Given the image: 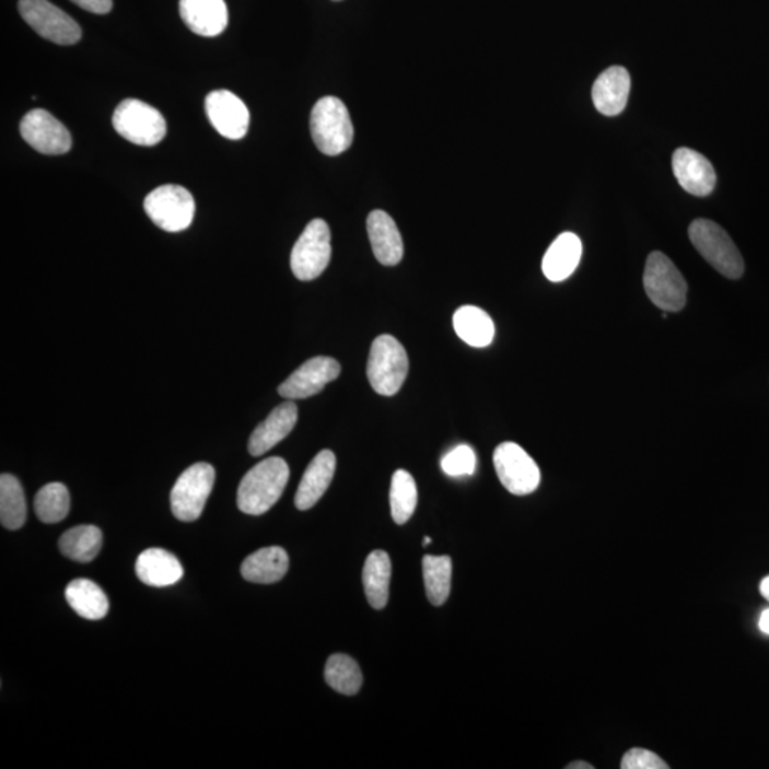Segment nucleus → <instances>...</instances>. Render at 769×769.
<instances>
[{
	"label": "nucleus",
	"mask_w": 769,
	"mask_h": 769,
	"mask_svg": "<svg viewBox=\"0 0 769 769\" xmlns=\"http://www.w3.org/2000/svg\"><path fill=\"white\" fill-rule=\"evenodd\" d=\"M583 245L573 233L560 234L547 249L541 270L551 282L568 280L582 259Z\"/></svg>",
	"instance_id": "4be33fe9"
},
{
	"label": "nucleus",
	"mask_w": 769,
	"mask_h": 769,
	"mask_svg": "<svg viewBox=\"0 0 769 769\" xmlns=\"http://www.w3.org/2000/svg\"><path fill=\"white\" fill-rule=\"evenodd\" d=\"M339 374L341 365L334 358H311L278 386V394L288 400L306 399L319 394Z\"/></svg>",
	"instance_id": "f8f14e48"
},
{
	"label": "nucleus",
	"mask_w": 769,
	"mask_h": 769,
	"mask_svg": "<svg viewBox=\"0 0 769 769\" xmlns=\"http://www.w3.org/2000/svg\"><path fill=\"white\" fill-rule=\"evenodd\" d=\"M144 210L159 229L167 233H180L191 225L196 202L187 188L167 184L145 197Z\"/></svg>",
	"instance_id": "0eeeda50"
},
{
	"label": "nucleus",
	"mask_w": 769,
	"mask_h": 769,
	"mask_svg": "<svg viewBox=\"0 0 769 769\" xmlns=\"http://www.w3.org/2000/svg\"><path fill=\"white\" fill-rule=\"evenodd\" d=\"M389 503L391 513L398 525H405L412 517L418 504V488L409 471H395L391 483Z\"/></svg>",
	"instance_id": "7c9ffc66"
},
{
	"label": "nucleus",
	"mask_w": 769,
	"mask_h": 769,
	"mask_svg": "<svg viewBox=\"0 0 769 769\" xmlns=\"http://www.w3.org/2000/svg\"><path fill=\"white\" fill-rule=\"evenodd\" d=\"M311 136L321 153L342 154L351 148L353 126L348 108L338 97L319 98L311 112Z\"/></svg>",
	"instance_id": "20e7f679"
},
{
	"label": "nucleus",
	"mask_w": 769,
	"mask_h": 769,
	"mask_svg": "<svg viewBox=\"0 0 769 769\" xmlns=\"http://www.w3.org/2000/svg\"><path fill=\"white\" fill-rule=\"evenodd\" d=\"M759 590H761L762 596L766 597L767 601L769 602V575H768V578L762 580L761 586H759Z\"/></svg>",
	"instance_id": "e433bc0d"
},
{
	"label": "nucleus",
	"mask_w": 769,
	"mask_h": 769,
	"mask_svg": "<svg viewBox=\"0 0 769 769\" xmlns=\"http://www.w3.org/2000/svg\"><path fill=\"white\" fill-rule=\"evenodd\" d=\"M441 468L452 478L471 476L476 470V453L468 445L456 446L455 450L443 456Z\"/></svg>",
	"instance_id": "473e14b6"
},
{
	"label": "nucleus",
	"mask_w": 769,
	"mask_h": 769,
	"mask_svg": "<svg viewBox=\"0 0 769 769\" xmlns=\"http://www.w3.org/2000/svg\"><path fill=\"white\" fill-rule=\"evenodd\" d=\"M214 480V468L205 462L184 470L170 494L174 517L182 522L197 521L205 511Z\"/></svg>",
	"instance_id": "6e6552de"
},
{
	"label": "nucleus",
	"mask_w": 769,
	"mask_h": 769,
	"mask_svg": "<svg viewBox=\"0 0 769 769\" xmlns=\"http://www.w3.org/2000/svg\"><path fill=\"white\" fill-rule=\"evenodd\" d=\"M70 2L96 15H106L113 9V0H70Z\"/></svg>",
	"instance_id": "f704fd0d"
},
{
	"label": "nucleus",
	"mask_w": 769,
	"mask_h": 769,
	"mask_svg": "<svg viewBox=\"0 0 769 769\" xmlns=\"http://www.w3.org/2000/svg\"><path fill=\"white\" fill-rule=\"evenodd\" d=\"M180 16L188 30L202 37L219 36L229 25L224 0H180Z\"/></svg>",
	"instance_id": "6ab92c4d"
},
{
	"label": "nucleus",
	"mask_w": 769,
	"mask_h": 769,
	"mask_svg": "<svg viewBox=\"0 0 769 769\" xmlns=\"http://www.w3.org/2000/svg\"><path fill=\"white\" fill-rule=\"evenodd\" d=\"M570 769H593V766H590L587 762H573L570 764L568 767Z\"/></svg>",
	"instance_id": "4c0bfd02"
},
{
	"label": "nucleus",
	"mask_w": 769,
	"mask_h": 769,
	"mask_svg": "<svg viewBox=\"0 0 769 769\" xmlns=\"http://www.w3.org/2000/svg\"><path fill=\"white\" fill-rule=\"evenodd\" d=\"M290 479L282 457H268L245 474L238 486L237 506L252 516L267 513L280 500Z\"/></svg>",
	"instance_id": "f257e3e1"
},
{
	"label": "nucleus",
	"mask_w": 769,
	"mask_h": 769,
	"mask_svg": "<svg viewBox=\"0 0 769 769\" xmlns=\"http://www.w3.org/2000/svg\"><path fill=\"white\" fill-rule=\"evenodd\" d=\"M431 544H432L431 537H424L423 546H428V545H431Z\"/></svg>",
	"instance_id": "58836bf2"
},
{
	"label": "nucleus",
	"mask_w": 769,
	"mask_h": 769,
	"mask_svg": "<svg viewBox=\"0 0 769 769\" xmlns=\"http://www.w3.org/2000/svg\"><path fill=\"white\" fill-rule=\"evenodd\" d=\"M299 421V408L294 400L278 405L268 415L266 421L258 424L248 441V452L252 456H263L273 446L290 435Z\"/></svg>",
	"instance_id": "dca6fc26"
},
{
	"label": "nucleus",
	"mask_w": 769,
	"mask_h": 769,
	"mask_svg": "<svg viewBox=\"0 0 769 769\" xmlns=\"http://www.w3.org/2000/svg\"><path fill=\"white\" fill-rule=\"evenodd\" d=\"M288 568L290 558L282 547H264L243 561L242 575L249 583L272 584L284 579Z\"/></svg>",
	"instance_id": "5701e85b"
},
{
	"label": "nucleus",
	"mask_w": 769,
	"mask_h": 769,
	"mask_svg": "<svg viewBox=\"0 0 769 769\" xmlns=\"http://www.w3.org/2000/svg\"><path fill=\"white\" fill-rule=\"evenodd\" d=\"M18 8L23 21L46 40L69 46L82 39L78 22L49 0H19Z\"/></svg>",
	"instance_id": "9d476101"
},
{
	"label": "nucleus",
	"mask_w": 769,
	"mask_h": 769,
	"mask_svg": "<svg viewBox=\"0 0 769 769\" xmlns=\"http://www.w3.org/2000/svg\"><path fill=\"white\" fill-rule=\"evenodd\" d=\"M688 237L702 258L721 276L730 280L743 277L744 259L723 226L711 220L698 219L688 229Z\"/></svg>",
	"instance_id": "f03ea898"
},
{
	"label": "nucleus",
	"mask_w": 769,
	"mask_h": 769,
	"mask_svg": "<svg viewBox=\"0 0 769 769\" xmlns=\"http://www.w3.org/2000/svg\"><path fill=\"white\" fill-rule=\"evenodd\" d=\"M335 469L337 457L331 451H321L311 461L295 494V506L299 511H308L319 502L333 482Z\"/></svg>",
	"instance_id": "a211bd4d"
},
{
	"label": "nucleus",
	"mask_w": 769,
	"mask_h": 769,
	"mask_svg": "<svg viewBox=\"0 0 769 769\" xmlns=\"http://www.w3.org/2000/svg\"><path fill=\"white\" fill-rule=\"evenodd\" d=\"M206 112L212 127L225 139L240 140L247 135L248 108L234 93L211 92L206 98Z\"/></svg>",
	"instance_id": "4468645a"
},
{
	"label": "nucleus",
	"mask_w": 769,
	"mask_h": 769,
	"mask_svg": "<svg viewBox=\"0 0 769 769\" xmlns=\"http://www.w3.org/2000/svg\"><path fill=\"white\" fill-rule=\"evenodd\" d=\"M35 513L40 522L55 525L68 516L70 511V493L63 483H49L36 493Z\"/></svg>",
	"instance_id": "2f4dec72"
},
{
	"label": "nucleus",
	"mask_w": 769,
	"mask_h": 769,
	"mask_svg": "<svg viewBox=\"0 0 769 769\" xmlns=\"http://www.w3.org/2000/svg\"><path fill=\"white\" fill-rule=\"evenodd\" d=\"M622 769H667L668 766L659 755L649 749L633 748L621 759Z\"/></svg>",
	"instance_id": "72a5a7b5"
},
{
	"label": "nucleus",
	"mask_w": 769,
	"mask_h": 769,
	"mask_svg": "<svg viewBox=\"0 0 769 769\" xmlns=\"http://www.w3.org/2000/svg\"><path fill=\"white\" fill-rule=\"evenodd\" d=\"M673 170L679 186L696 197L714 191L716 174L709 159L698 151L681 148L674 151Z\"/></svg>",
	"instance_id": "2eb2a0df"
},
{
	"label": "nucleus",
	"mask_w": 769,
	"mask_h": 769,
	"mask_svg": "<svg viewBox=\"0 0 769 769\" xmlns=\"http://www.w3.org/2000/svg\"><path fill=\"white\" fill-rule=\"evenodd\" d=\"M644 290L660 310L677 313L686 306L687 282L676 264L665 254L651 253L644 270Z\"/></svg>",
	"instance_id": "39448f33"
},
{
	"label": "nucleus",
	"mask_w": 769,
	"mask_h": 769,
	"mask_svg": "<svg viewBox=\"0 0 769 769\" xmlns=\"http://www.w3.org/2000/svg\"><path fill=\"white\" fill-rule=\"evenodd\" d=\"M631 79L621 66H613L598 75L593 86V102L604 116H617L629 101Z\"/></svg>",
	"instance_id": "aec40b11"
},
{
	"label": "nucleus",
	"mask_w": 769,
	"mask_h": 769,
	"mask_svg": "<svg viewBox=\"0 0 769 769\" xmlns=\"http://www.w3.org/2000/svg\"><path fill=\"white\" fill-rule=\"evenodd\" d=\"M331 231L324 220L311 221L291 253V270L300 281H313L331 259Z\"/></svg>",
	"instance_id": "1a4fd4ad"
},
{
	"label": "nucleus",
	"mask_w": 769,
	"mask_h": 769,
	"mask_svg": "<svg viewBox=\"0 0 769 769\" xmlns=\"http://www.w3.org/2000/svg\"><path fill=\"white\" fill-rule=\"evenodd\" d=\"M759 630H761L764 634L769 636V608L764 610L761 617H759Z\"/></svg>",
	"instance_id": "c9c22d12"
},
{
	"label": "nucleus",
	"mask_w": 769,
	"mask_h": 769,
	"mask_svg": "<svg viewBox=\"0 0 769 769\" xmlns=\"http://www.w3.org/2000/svg\"><path fill=\"white\" fill-rule=\"evenodd\" d=\"M409 371L407 349L391 335H381L372 343L366 375L372 388L382 396H394L403 388Z\"/></svg>",
	"instance_id": "7ed1b4c3"
},
{
	"label": "nucleus",
	"mask_w": 769,
	"mask_h": 769,
	"mask_svg": "<svg viewBox=\"0 0 769 769\" xmlns=\"http://www.w3.org/2000/svg\"><path fill=\"white\" fill-rule=\"evenodd\" d=\"M113 127L123 139L144 148L159 144L167 135V123L162 113L137 98H126L117 106Z\"/></svg>",
	"instance_id": "423d86ee"
},
{
	"label": "nucleus",
	"mask_w": 769,
	"mask_h": 769,
	"mask_svg": "<svg viewBox=\"0 0 769 769\" xmlns=\"http://www.w3.org/2000/svg\"><path fill=\"white\" fill-rule=\"evenodd\" d=\"M366 230L377 261L386 267L399 264L404 257V242L393 217L382 210L372 211L368 215Z\"/></svg>",
	"instance_id": "f3484780"
},
{
	"label": "nucleus",
	"mask_w": 769,
	"mask_h": 769,
	"mask_svg": "<svg viewBox=\"0 0 769 769\" xmlns=\"http://www.w3.org/2000/svg\"><path fill=\"white\" fill-rule=\"evenodd\" d=\"M325 681L343 696H356L363 683L360 665L347 654H334L325 665Z\"/></svg>",
	"instance_id": "c756f323"
},
{
	"label": "nucleus",
	"mask_w": 769,
	"mask_h": 769,
	"mask_svg": "<svg viewBox=\"0 0 769 769\" xmlns=\"http://www.w3.org/2000/svg\"><path fill=\"white\" fill-rule=\"evenodd\" d=\"M27 506L25 492L13 475L0 476V522L8 531H18L26 523Z\"/></svg>",
	"instance_id": "cd10ccee"
},
{
	"label": "nucleus",
	"mask_w": 769,
	"mask_h": 769,
	"mask_svg": "<svg viewBox=\"0 0 769 769\" xmlns=\"http://www.w3.org/2000/svg\"><path fill=\"white\" fill-rule=\"evenodd\" d=\"M103 545L101 528L93 525H82L69 528L61 535L59 549L66 558L79 563H89L97 558Z\"/></svg>",
	"instance_id": "bb28decb"
},
{
	"label": "nucleus",
	"mask_w": 769,
	"mask_h": 769,
	"mask_svg": "<svg viewBox=\"0 0 769 769\" xmlns=\"http://www.w3.org/2000/svg\"><path fill=\"white\" fill-rule=\"evenodd\" d=\"M453 327L457 337L475 348L489 347L494 338V324L483 310L465 305L453 315Z\"/></svg>",
	"instance_id": "a878e982"
},
{
	"label": "nucleus",
	"mask_w": 769,
	"mask_h": 769,
	"mask_svg": "<svg viewBox=\"0 0 769 769\" xmlns=\"http://www.w3.org/2000/svg\"><path fill=\"white\" fill-rule=\"evenodd\" d=\"M422 570L428 601L433 606H442L451 593L452 559L450 556H424Z\"/></svg>",
	"instance_id": "c85d7f7f"
},
{
	"label": "nucleus",
	"mask_w": 769,
	"mask_h": 769,
	"mask_svg": "<svg viewBox=\"0 0 769 769\" xmlns=\"http://www.w3.org/2000/svg\"><path fill=\"white\" fill-rule=\"evenodd\" d=\"M136 574L140 582L151 587H167L180 582L184 569L176 558L164 549L151 547L136 561Z\"/></svg>",
	"instance_id": "412c9836"
},
{
	"label": "nucleus",
	"mask_w": 769,
	"mask_h": 769,
	"mask_svg": "<svg viewBox=\"0 0 769 769\" xmlns=\"http://www.w3.org/2000/svg\"><path fill=\"white\" fill-rule=\"evenodd\" d=\"M493 465L508 492L516 497H526L539 488V466L517 443H500L493 453Z\"/></svg>",
	"instance_id": "9b49d317"
},
{
	"label": "nucleus",
	"mask_w": 769,
	"mask_h": 769,
	"mask_svg": "<svg viewBox=\"0 0 769 769\" xmlns=\"http://www.w3.org/2000/svg\"><path fill=\"white\" fill-rule=\"evenodd\" d=\"M65 597L69 606L86 620L105 619L110 608L105 592L88 579L72 580L66 587Z\"/></svg>",
	"instance_id": "b1692460"
},
{
	"label": "nucleus",
	"mask_w": 769,
	"mask_h": 769,
	"mask_svg": "<svg viewBox=\"0 0 769 769\" xmlns=\"http://www.w3.org/2000/svg\"><path fill=\"white\" fill-rule=\"evenodd\" d=\"M21 135L31 148L42 154H66L72 149L69 130L44 108H35L23 117Z\"/></svg>",
	"instance_id": "ddd939ff"
},
{
	"label": "nucleus",
	"mask_w": 769,
	"mask_h": 769,
	"mask_svg": "<svg viewBox=\"0 0 769 769\" xmlns=\"http://www.w3.org/2000/svg\"><path fill=\"white\" fill-rule=\"evenodd\" d=\"M391 573L393 566L386 551L375 550L368 556L362 573L363 589L368 602L375 610H382L388 604Z\"/></svg>",
	"instance_id": "393cba45"
}]
</instances>
